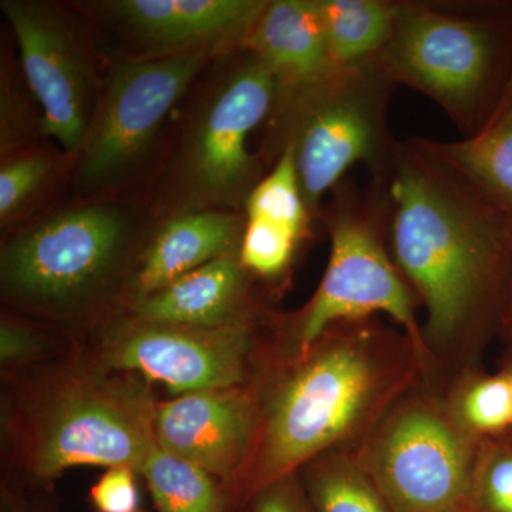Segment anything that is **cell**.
Here are the masks:
<instances>
[{
    "label": "cell",
    "instance_id": "1",
    "mask_svg": "<svg viewBox=\"0 0 512 512\" xmlns=\"http://www.w3.org/2000/svg\"><path fill=\"white\" fill-rule=\"evenodd\" d=\"M390 248L424 311L431 382L478 369L512 271L510 235L421 156L399 140L386 177Z\"/></svg>",
    "mask_w": 512,
    "mask_h": 512
},
{
    "label": "cell",
    "instance_id": "2",
    "mask_svg": "<svg viewBox=\"0 0 512 512\" xmlns=\"http://www.w3.org/2000/svg\"><path fill=\"white\" fill-rule=\"evenodd\" d=\"M258 403L244 500L329 451L356 448L400 397L427 380L412 339L390 320H345L303 353H284Z\"/></svg>",
    "mask_w": 512,
    "mask_h": 512
},
{
    "label": "cell",
    "instance_id": "3",
    "mask_svg": "<svg viewBox=\"0 0 512 512\" xmlns=\"http://www.w3.org/2000/svg\"><path fill=\"white\" fill-rule=\"evenodd\" d=\"M376 60L396 86L429 97L474 136L512 82V3L394 0L392 35Z\"/></svg>",
    "mask_w": 512,
    "mask_h": 512
},
{
    "label": "cell",
    "instance_id": "4",
    "mask_svg": "<svg viewBox=\"0 0 512 512\" xmlns=\"http://www.w3.org/2000/svg\"><path fill=\"white\" fill-rule=\"evenodd\" d=\"M318 218L330 238L325 274L305 306L285 326L284 353L306 352L330 328L353 319L386 316L412 339L426 366L416 296L390 248V202L384 178L365 185L348 177L323 202Z\"/></svg>",
    "mask_w": 512,
    "mask_h": 512
},
{
    "label": "cell",
    "instance_id": "5",
    "mask_svg": "<svg viewBox=\"0 0 512 512\" xmlns=\"http://www.w3.org/2000/svg\"><path fill=\"white\" fill-rule=\"evenodd\" d=\"M396 84L376 59L336 66L320 82L276 100L274 163L292 148L299 184L312 218L350 168L365 165L372 178H384L397 140L387 114Z\"/></svg>",
    "mask_w": 512,
    "mask_h": 512
},
{
    "label": "cell",
    "instance_id": "6",
    "mask_svg": "<svg viewBox=\"0 0 512 512\" xmlns=\"http://www.w3.org/2000/svg\"><path fill=\"white\" fill-rule=\"evenodd\" d=\"M278 96L274 74L242 49L225 64L192 111L174 164L177 214L244 210L265 177L248 140L269 119Z\"/></svg>",
    "mask_w": 512,
    "mask_h": 512
},
{
    "label": "cell",
    "instance_id": "7",
    "mask_svg": "<svg viewBox=\"0 0 512 512\" xmlns=\"http://www.w3.org/2000/svg\"><path fill=\"white\" fill-rule=\"evenodd\" d=\"M134 232L131 212L109 202L57 212L3 244V292L39 311H79L119 274Z\"/></svg>",
    "mask_w": 512,
    "mask_h": 512
},
{
    "label": "cell",
    "instance_id": "8",
    "mask_svg": "<svg viewBox=\"0 0 512 512\" xmlns=\"http://www.w3.org/2000/svg\"><path fill=\"white\" fill-rule=\"evenodd\" d=\"M477 443L454 419L439 384L424 380L356 450L394 512H464Z\"/></svg>",
    "mask_w": 512,
    "mask_h": 512
},
{
    "label": "cell",
    "instance_id": "9",
    "mask_svg": "<svg viewBox=\"0 0 512 512\" xmlns=\"http://www.w3.org/2000/svg\"><path fill=\"white\" fill-rule=\"evenodd\" d=\"M214 59L191 55L111 64L92 123L74 154L76 191L109 195L143 173L168 114Z\"/></svg>",
    "mask_w": 512,
    "mask_h": 512
},
{
    "label": "cell",
    "instance_id": "10",
    "mask_svg": "<svg viewBox=\"0 0 512 512\" xmlns=\"http://www.w3.org/2000/svg\"><path fill=\"white\" fill-rule=\"evenodd\" d=\"M156 409L143 384L130 379L66 383L37 413L29 468L39 478L77 466L140 471L157 444Z\"/></svg>",
    "mask_w": 512,
    "mask_h": 512
},
{
    "label": "cell",
    "instance_id": "11",
    "mask_svg": "<svg viewBox=\"0 0 512 512\" xmlns=\"http://www.w3.org/2000/svg\"><path fill=\"white\" fill-rule=\"evenodd\" d=\"M20 67L45 117L46 137L76 154L101 92L86 30L62 6L39 0L0 3Z\"/></svg>",
    "mask_w": 512,
    "mask_h": 512
},
{
    "label": "cell",
    "instance_id": "12",
    "mask_svg": "<svg viewBox=\"0 0 512 512\" xmlns=\"http://www.w3.org/2000/svg\"><path fill=\"white\" fill-rule=\"evenodd\" d=\"M104 362L188 394L232 389L247 379L255 348L251 319L218 328L164 325L134 318L107 339Z\"/></svg>",
    "mask_w": 512,
    "mask_h": 512
},
{
    "label": "cell",
    "instance_id": "13",
    "mask_svg": "<svg viewBox=\"0 0 512 512\" xmlns=\"http://www.w3.org/2000/svg\"><path fill=\"white\" fill-rule=\"evenodd\" d=\"M268 0H109L86 3L119 37L123 59L238 52Z\"/></svg>",
    "mask_w": 512,
    "mask_h": 512
},
{
    "label": "cell",
    "instance_id": "14",
    "mask_svg": "<svg viewBox=\"0 0 512 512\" xmlns=\"http://www.w3.org/2000/svg\"><path fill=\"white\" fill-rule=\"evenodd\" d=\"M258 431L254 390H207L158 404V446L227 483L241 481Z\"/></svg>",
    "mask_w": 512,
    "mask_h": 512
},
{
    "label": "cell",
    "instance_id": "15",
    "mask_svg": "<svg viewBox=\"0 0 512 512\" xmlns=\"http://www.w3.org/2000/svg\"><path fill=\"white\" fill-rule=\"evenodd\" d=\"M409 140L461 194L500 222L512 241V82L480 133L454 141Z\"/></svg>",
    "mask_w": 512,
    "mask_h": 512
},
{
    "label": "cell",
    "instance_id": "16",
    "mask_svg": "<svg viewBox=\"0 0 512 512\" xmlns=\"http://www.w3.org/2000/svg\"><path fill=\"white\" fill-rule=\"evenodd\" d=\"M245 50L271 70L276 100L320 82L333 69L318 0H268Z\"/></svg>",
    "mask_w": 512,
    "mask_h": 512
},
{
    "label": "cell",
    "instance_id": "17",
    "mask_svg": "<svg viewBox=\"0 0 512 512\" xmlns=\"http://www.w3.org/2000/svg\"><path fill=\"white\" fill-rule=\"evenodd\" d=\"M245 215L205 210L175 214L144 251L134 278L133 302L222 256L239 254Z\"/></svg>",
    "mask_w": 512,
    "mask_h": 512
},
{
    "label": "cell",
    "instance_id": "18",
    "mask_svg": "<svg viewBox=\"0 0 512 512\" xmlns=\"http://www.w3.org/2000/svg\"><path fill=\"white\" fill-rule=\"evenodd\" d=\"M247 274L239 254L222 256L134 302V318L191 328H218L251 319Z\"/></svg>",
    "mask_w": 512,
    "mask_h": 512
},
{
    "label": "cell",
    "instance_id": "19",
    "mask_svg": "<svg viewBox=\"0 0 512 512\" xmlns=\"http://www.w3.org/2000/svg\"><path fill=\"white\" fill-rule=\"evenodd\" d=\"M330 60L346 67L382 53L392 35L394 0H318Z\"/></svg>",
    "mask_w": 512,
    "mask_h": 512
},
{
    "label": "cell",
    "instance_id": "20",
    "mask_svg": "<svg viewBox=\"0 0 512 512\" xmlns=\"http://www.w3.org/2000/svg\"><path fill=\"white\" fill-rule=\"evenodd\" d=\"M315 512H394L356 448L329 451L298 471Z\"/></svg>",
    "mask_w": 512,
    "mask_h": 512
},
{
    "label": "cell",
    "instance_id": "21",
    "mask_svg": "<svg viewBox=\"0 0 512 512\" xmlns=\"http://www.w3.org/2000/svg\"><path fill=\"white\" fill-rule=\"evenodd\" d=\"M454 419L480 441L512 430L510 386L500 370H468L440 386Z\"/></svg>",
    "mask_w": 512,
    "mask_h": 512
},
{
    "label": "cell",
    "instance_id": "22",
    "mask_svg": "<svg viewBox=\"0 0 512 512\" xmlns=\"http://www.w3.org/2000/svg\"><path fill=\"white\" fill-rule=\"evenodd\" d=\"M140 473L146 477L158 512H225L227 508V497L211 474L158 444Z\"/></svg>",
    "mask_w": 512,
    "mask_h": 512
},
{
    "label": "cell",
    "instance_id": "23",
    "mask_svg": "<svg viewBox=\"0 0 512 512\" xmlns=\"http://www.w3.org/2000/svg\"><path fill=\"white\" fill-rule=\"evenodd\" d=\"M244 211L247 218L285 225L303 238L309 234L312 215L303 200L291 147L282 148L271 170L249 195Z\"/></svg>",
    "mask_w": 512,
    "mask_h": 512
},
{
    "label": "cell",
    "instance_id": "24",
    "mask_svg": "<svg viewBox=\"0 0 512 512\" xmlns=\"http://www.w3.org/2000/svg\"><path fill=\"white\" fill-rule=\"evenodd\" d=\"M464 512H512V430L478 441Z\"/></svg>",
    "mask_w": 512,
    "mask_h": 512
},
{
    "label": "cell",
    "instance_id": "25",
    "mask_svg": "<svg viewBox=\"0 0 512 512\" xmlns=\"http://www.w3.org/2000/svg\"><path fill=\"white\" fill-rule=\"evenodd\" d=\"M0 79V148L5 157L46 137V131L43 111L22 67L15 69L3 60Z\"/></svg>",
    "mask_w": 512,
    "mask_h": 512
},
{
    "label": "cell",
    "instance_id": "26",
    "mask_svg": "<svg viewBox=\"0 0 512 512\" xmlns=\"http://www.w3.org/2000/svg\"><path fill=\"white\" fill-rule=\"evenodd\" d=\"M303 237L293 229L262 218L245 217L239 262L248 274L278 278L292 265Z\"/></svg>",
    "mask_w": 512,
    "mask_h": 512
},
{
    "label": "cell",
    "instance_id": "27",
    "mask_svg": "<svg viewBox=\"0 0 512 512\" xmlns=\"http://www.w3.org/2000/svg\"><path fill=\"white\" fill-rule=\"evenodd\" d=\"M56 163L42 151L9 154L0 167V221L13 224L49 184Z\"/></svg>",
    "mask_w": 512,
    "mask_h": 512
},
{
    "label": "cell",
    "instance_id": "28",
    "mask_svg": "<svg viewBox=\"0 0 512 512\" xmlns=\"http://www.w3.org/2000/svg\"><path fill=\"white\" fill-rule=\"evenodd\" d=\"M136 471L130 467L109 468L92 490V501L99 512H137Z\"/></svg>",
    "mask_w": 512,
    "mask_h": 512
},
{
    "label": "cell",
    "instance_id": "29",
    "mask_svg": "<svg viewBox=\"0 0 512 512\" xmlns=\"http://www.w3.org/2000/svg\"><path fill=\"white\" fill-rule=\"evenodd\" d=\"M252 505V512H315L298 473L268 485L255 495Z\"/></svg>",
    "mask_w": 512,
    "mask_h": 512
},
{
    "label": "cell",
    "instance_id": "30",
    "mask_svg": "<svg viewBox=\"0 0 512 512\" xmlns=\"http://www.w3.org/2000/svg\"><path fill=\"white\" fill-rule=\"evenodd\" d=\"M39 345L29 330L3 322L0 328V355L3 362H18L36 352Z\"/></svg>",
    "mask_w": 512,
    "mask_h": 512
},
{
    "label": "cell",
    "instance_id": "31",
    "mask_svg": "<svg viewBox=\"0 0 512 512\" xmlns=\"http://www.w3.org/2000/svg\"><path fill=\"white\" fill-rule=\"evenodd\" d=\"M497 338L503 340L505 345L512 343V271L505 286L500 316H498Z\"/></svg>",
    "mask_w": 512,
    "mask_h": 512
},
{
    "label": "cell",
    "instance_id": "32",
    "mask_svg": "<svg viewBox=\"0 0 512 512\" xmlns=\"http://www.w3.org/2000/svg\"><path fill=\"white\" fill-rule=\"evenodd\" d=\"M497 370H500L507 380L508 386H510V392L512 396V343H508L507 350H505L503 359H501L500 365Z\"/></svg>",
    "mask_w": 512,
    "mask_h": 512
}]
</instances>
